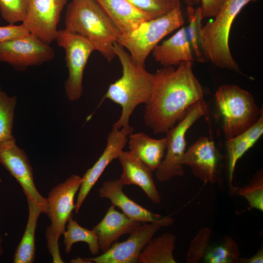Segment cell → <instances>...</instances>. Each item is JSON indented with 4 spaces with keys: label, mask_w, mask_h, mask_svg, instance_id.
I'll return each mask as SVG.
<instances>
[{
    "label": "cell",
    "mask_w": 263,
    "mask_h": 263,
    "mask_svg": "<svg viewBox=\"0 0 263 263\" xmlns=\"http://www.w3.org/2000/svg\"><path fill=\"white\" fill-rule=\"evenodd\" d=\"M140 225V222L130 219L112 205L102 220L92 230L98 237L99 249L104 253L119 237L130 234Z\"/></svg>",
    "instance_id": "17"
},
{
    "label": "cell",
    "mask_w": 263,
    "mask_h": 263,
    "mask_svg": "<svg viewBox=\"0 0 263 263\" xmlns=\"http://www.w3.org/2000/svg\"><path fill=\"white\" fill-rule=\"evenodd\" d=\"M240 258L237 244L231 237L226 236L221 243L209 246L203 261L207 263H236Z\"/></svg>",
    "instance_id": "26"
},
{
    "label": "cell",
    "mask_w": 263,
    "mask_h": 263,
    "mask_svg": "<svg viewBox=\"0 0 263 263\" xmlns=\"http://www.w3.org/2000/svg\"><path fill=\"white\" fill-rule=\"evenodd\" d=\"M141 11L154 18L163 16L177 6L179 0H128Z\"/></svg>",
    "instance_id": "32"
},
{
    "label": "cell",
    "mask_w": 263,
    "mask_h": 263,
    "mask_svg": "<svg viewBox=\"0 0 263 263\" xmlns=\"http://www.w3.org/2000/svg\"><path fill=\"white\" fill-rule=\"evenodd\" d=\"M0 163L20 185L27 201L38 205L47 215L48 202L38 191L29 158L13 139L0 143Z\"/></svg>",
    "instance_id": "12"
},
{
    "label": "cell",
    "mask_w": 263,
    "mask_h": 263,
    "mask_svg": "<svg viewBox=\"0 0 263 263\" xmlns=\"http://www.w3.org/2000/svg\"><path fill=\"white\" fill-rule=\"evenodd\" d=\"M29 0H0L2 18L9 24H14L24 19Z\"/></svg>",
    "instance_id": "31"
},
{
    "label": "cell",
    "mask_w": 263,
    "mask_h": 263,
    "mask_svg": "<svg viewBox=\"0 0 263 263\" xmlns=\"http://www.w3.org/2000/svg\"><path fill=\"white\" fill-rule=\"evenodd\" d=\"M26 27L21 23L19 25L9 24L0 26V43L29 34Z\"/></svg>",
    "instance_id": "33"
},
{
    "label": "cell",
    "mask_w": 263,
    "mask_h": 263,
    "mask_svg": "<svg viewBox=\"0 0 263 263\" xmlns=\"http://www.w3.org/2000/svg\"><path fill=\"white\" fill-rule=\"evenodd\" d=\"M123 186L119 179L105 181L99 190V196L109 199L112 205L119 207L123 213L133 221L150 223L161 217L128 197L123 191Z\"/></svg>",
    "instance_id": "19"
},
{
    "label": "cell",
    "mask_w": 263,
    "mask_h": 263,
    "mask_svg": "<svg viewBox=\"0 0 263 263\" xmlns=\"http://www.w3.org/2000/svg\"><path fill=\"white\" fill-rule=\"evenodd\" d=\"M118 159L122 168V173L119 179L121 183L124 186H139L153 203H160L161 196L150 168L130 151L123 150Z\"/></svg>",
    "instance_id": "16"
},
{
    "label": "cell",
    "mask_w": 263,
    "mask_h": 263,
    "mask_svg": "<svg viewBox=\"0 0 263 263\" xmlns=\"http://www.w3.org/2000/svg\"><path fill=\"white\" fill-rule=\"evenodd\" d=\"M212 236V231L207 227L200 229L191 241L187 253L186 262L196 263L203 260V257L209 247Z\"/></svg>",
    "instance_id": "30"
},
{
    "label": "cell",
    "mask_w": 263,
    "mask_h": 263,
    "mask_svg": "<svg viewBox=\"0 0 263 263\" xmlns=\"http://www.w3.org/2000/svg\"><path fill=\"white\" fill-rule=\"evenodd\" d=\"M260 0H225L214 19L202 26L200 39L201 50L215 66L241 73L229 46L232 24L244 6Z\"/></svg>",
    "instance_id": "4"
},
{
    "label": "cell",
    "mask_w": 263,
    "mask_h": 263,
    "mask_svg": "<svg viewBox=\"0 0 263 263\" xmlns=\"http://www.w3.org/2000/svg\"><path fill=\"white\" fill-rule=\"evenodd\" d=\"M2 238L0 235V258L3 255L4 253L2 245Z\"/></svg>",
    "instance_id": "37"
},
{
    "label": "cell",
    "mask_w": 263,
    "mask_h": 263,
    "mask_svg": "<svg viewBox=\"0 0 263 263\" xmlns=\"http://www.w3.org/2000/svg\"><path fill=\"white\" fill-rule=\"evenodd\" d=\"M203 18L215 16L225 0H201Z\"/></svg>",
    "instance_id": "34"
},
{
    "label": "cell",
    "mask_w": 263,
    "mask_h": 263,
    "mask_svg": "<svg viewBox=\"0 0 263 263\" xmlns=\"http://www.w3.org/2000/svg\"><path fill=\"white\" fill-rule=\"evenodd\" d=\"M28 204V217L26 226L13 257L14 263H32L35 259V232L38 220L42 209L31 201Z\"/></svg>",
    "instance_id": "23"
},
{
    "label": "cell",
    "mask_w": 263,
    "mask_h": 263,
    "mask_svg": "<svg viewBox=\"0 0 263 263\" xmlns=\"http://www.w3.org/2000/svg\"><path fill=\"white\" fill-rule=\"evenodd\" d=\"M130 133L123 129L113 128L109 132L106 146L102 153L94 165L81 177V183L78 190L75 211L77 214L94 184L105 169L114 159L118 158L128 142Z\"/></svg>",
    "instance_id": "14"
},
{
    "label": "cell",
    "mask_w": 263,
    "mask_h": 263,
    "mask_svg": "<svg viewBox=\"0 0 263 263\" xmlns=\"http://www.w3.org/2000/svg\"><path fill=\"white\" fill-rule=\"evenodd\" d=\"M187 13L188 25L186 28L192 51L199 61L204 62L200 39L202 27L201 22L203 19L201 7L194 9L192 5H189L187 9Z\"/></svg>",
    "instance_id": "29"
},
{
    "label": "cell",
    "mask_w": 263,
    "mask_h": 263,
    "mask_svg": "<svg viewBox=\"0 0 263 263\" xmlns=\"http://www.w3.org/2000/svg\"><path fill=\"white\" fill-rule=\"evenodd\" d=\"M215 98L226 140L249 128L263 113V109L256 105L253 95L235 85L220 86Z\"/></svg>",
    "instance_id": "5"
},
{
    "label": "cell",
    "mask_w": 263,
    "mask_h": 263,
    "mask_svg": "<svg viewBox=\"0 0 263 263\" xmlns=\"http://www.w3.org/2000/svg\"><path fill=\"white\" fill-rule=\"evenodd\" d=\"M55 56L53 48L31 34L0 43V62L18 71L41 65Z\"/></svg>",
    "instance_id": "11"
},
{
    "label": "cell",
    "mask_w": 263,
    "mask_h": 263,
    "mask_svg": "<svg viewBox=\"0 0 263 263\" xmlns=\"http://www.w3.org/2000/svg\"><path fill=\"white\" fill-rule=\"evenodd\" d=\"M55 40L65 53L68 71V76L64 84L67 97L71 101H76L83 93V78L86 66L95 49L87 38L65 28L57 30Z\"/></svg>",
    "instance_id": "9"
},
{
    "label": "cell",
    "mask_w": 263,
    "mask_h": 263,
    "mask_svg": "<svg viewBox=\"0 0 263 263\" xmlns=\"http://www.w3.org/2000/svg\"><path fill=\"white\" fill-rule=\"evenodd\" d=\"M81 183V177L73 174L64 182L53 187L47 198V215L51 221L45 236L48 250L54 263H63L58 245V240L65 230L66 224L75 209V198Z\"/></svg>",
    "instance_id": "7"
},
{
    "label": "cell",
    "mask_w": 263,
    "mask_h": 263,
    "mask_svg": "<svg viewBox=\"0 0 263 263\" xmlns=\"http://www.w3.org/2000/svg\"><path fill=\"white\" fill-rule=\"evenodd\" d=\"M203 97L191 61L182 62L177 68L164 67L154 74L151 93L146 104L145 123L154 134L166 133Z\"/></svg>",
    "instance_id": "1"
},
{
    "label": "cell",
    "mask_w": 263,
    "mask_h": 263,
    "mask_svg": "<svg viewBox=\"0 0 263 263\" xmlns=\"http://www.w3.org/2000/svg\"><path fill=\"white\" fill-rule=\"evenodd\" d=\"M65 29L89 40L109 62L120 31L94 0H72L68 5Z\"/></svg>",
    "instance_id": "3"
},
{
    "label": "cell",
    "mask_w": 263,
    "mask_h": 263,
    "mask_svg": "<svg viewBox=\"0 0 263 263\" xmlns=\"http://www.w3.org/2000/svg\"><path fill=\"white\" fill-rule=\"evenodd\" d=\"M176 237L171 233H165L151 239L140 252L137 263H176L173 250Z\"/></svg>",
    "instance_id": "24"
},
{
    "label": "cell",
    "mask_w": 263,
    "mask_h": 263,
    "mask_svg": "<svg viewBox=\"0 0 263 263\" xmlns=\"http://www.w3.org/2000/svg\"><path fill=\"white\" fill-rule=\"evenodd\" d=\"M207 105L203 99L193 104L172 128L166 132V154L156 170V176L161 182L184 175L181 161L186 151V134L188 129L207 114Z\"/></svg>",
    "instance_id": "8"
},
{
    "label": "cell",
    "mask_w": 263,
    "mask_h": 263,
    "mask_svg": "<svg viewBox=\"0 0 263 263\" xmlns=\"http://www.w3.org/2000/svg\"><path fill=\"white\" fill-rule=\"evenodd\" d=\"M130 151L152 171L155 170L165 156L167 141L165 137L154 139L143 132L131 133L128 140Z\"/></svg>",
    "instance_id": "22"
},
{
    "label": "cell",
    "mask_w": 263,
    "mask_h": 263,
    "mask_svg": "<svg viewBox=\"0 0 263 263\" xmlns=\"http://www.w3.org/2000/svg\"><path fill=\"white\" fill-rule=\"evenodd\" d=\"M240 263H263V244L257 252L249 258H241L239 260Z\"/></svg>",
    "instance_id": "35"
},
{
    "label": "cell",
    "mask_w": 263,
    "mask_h": 263,
    "mask_svg": "<svg viewBox=\"0 0 263 263\" xmlns=\"http://www.w3.org/2000/svg\"><path fill=\"white\" fill-rule=\"evenodd\" d=\"M184 23L180 6L169 13L142 22L132 31L120 34L117 42L127 49L139 65L145 61L154 47L166 36Z\"/></svg>",
    "instance_id": "6"
},
{
    "label": "cell",
    "mask_w": 263,
    "mask_h": 263,
    "mask_svg": "<svg viewBox=\"0 0 263 263\" xmlns=\"http://www.w3.org/2000/svg\"><path fill=\"white\" fill-rule=\"evenodd\" d=\"M16 96H10L0 86V143L15 139L12 133L17 105Z\"/></svg>",
    "instance_id": "27"
},
{
    "label": "cell",
    "mask_w": 263,
    "mask_h": 263,
    "mask_svg": "<svg viewBox=\"0 0 263 263\" xmlns=\"http://www.w3.org/2000/svg\"><path fill=\"white\" fill-rule=\"evenodd\" d=\"M113 49L121 64L122 75L110 85L102 100L108 99L121 106V115L113 127L123 129L131 134L133 128L130 125V117L138 105L148 102L152 89L154 74L148 72L145 66L137 64L117 42Z\"/></svg>",
    "instance_id": "2"
},
{
    "label": "cell",
    "mask_w": 263,
    "mask_h": 263,
    "mask_svg": "<svg viewBox=\"0 0 263 263\" xmlns=\"http://www.w3.org/2000/svg\"><path fill=\"white\" fill-rule=\"evenodd\" d=\"M174 222L169 216L144 223L130 234L128 239L122 242H115L106 252L98 256L85 258L91 263H135L142 250L161 228L168 226Z\"/></svg>",
    "instance_id": "10"
},
{
    "label": "cell",
    "mask_w": 263,
    "mask_h": 263,
    "mask_svg": "<svg viewBox=\"0 0 263 263\" xmlns=\"http://www.w3.org/2000/svg\"><path fill=\"white\" fill-rule=\"evenodd\" d=\"M70 263H90L89 261H87L85 258L77 257L75 259H73L71 261Z\"/></svg>",
    "instance_id": "36"
},
{
    "label": "cell",
    "mask_w": 263,
    "mask_h": 263,
    "mask_svg": "<svg viewBox=\"0 0 263 263\" xmlns=\"http://www.w3.org/2000/svg\"><path fill=\"white\" fill-rule=\"evenodd\" d=\"M218 162V153L214 142L203 136L185 151L181 164L183 166L190 167L194 176L206 184L216 182Z\"/></svg>",
    "instance_id": "15"
},
{
    "label": "cell",
    "mask_w": 263,
    "mask_h": 263,
    "mask_svg": "<svg viewBox=\"0 0 263 263\" xmlns=\"http://www.w3.org/2000/svg\"><path fill=\"white\" fill-rule=\"evenodd\" d=\"M152 52L154 59L164 67L179 65L182 62L194 59L184 27L161 44L157 45Z\"/></svg>",
    "instance_id": "20"
},
{
    "label": "cell",
    "mask_w": 263,
    "mask_h": 263,
    "mask_svg": "<svg viewBox=\"0 0 263 263\" xmlns=\"http://www.w3.org/2000/svg\"><path fill=\"white\" fill-rule=\"evenodd\" d=\"M121 34L128 33L142 22L154 18L135 7L128 0H94Z\"/></svg>",
    "instance_id": "18"
},
{
    "label": "cell",
    "mask_w": 263,
    "mask_h": 263,
    "mask_svg": "<svg viewBox=\"0 0 263 263\" xmlns=\"http://www.w3.org/2000/svg\"><path fill=\"white\" fill-rule=\"evenodd\" d=\"M235 193L244 198L250 208L263 211V172L258 170L249 183L244 187L236 188Z\"/></svg>",
    "instance_id": "28"
},
{
    "label": "cell",
    "mask_w": 263,
    "mask_h": 263,
    "mask_svg": "<svg viewBox=\"0 0 263 263\" xmlns=\"http://www.w3.org/2000/svg\"><path fill=\"white\" fill-rule=\"evenodd\" d=\"M263 133V113L257 121L249 128L226 140L228 157V178L231 194H235L233 186L235 167L238 161L259 140Z\"/></svg>",
    "instance_id": "21"
},
{
    "label": "cell",
    "mask_w": 263,
    "mask_h": 263,
    "mask_svg": "<svg viewBox=\"0 0 263 263\" xmlns=\"http://www.w3.org/2000/svg\"><path fill=\"white\" fill-rule=\"evenodd\" d=\"M68 0H29L22 24L30 34L50 45L55 40L61 13Z\"/></svg>",
    "instance_id": "13"
},
{
    "label": "cell",
    "mask_w": 263,
    "mask_h": 263,
    "mask_svg": "<svg viewBox=\"0 0 263 263\" xmlns=\"http://www.w3.org/2000/svg\"><path fill=\"white\" fill-rule=\"evenodd\" d=\"M67 229L65 230L63 243L65 251L69 254L73 244L77 242H82L88 245L92 254L95 255L99 252L98 238L93 230H89L80 225L76 220L71 217L67 222Z\"/></svg>",
    "instance_id": "25"
}]
</instances>
